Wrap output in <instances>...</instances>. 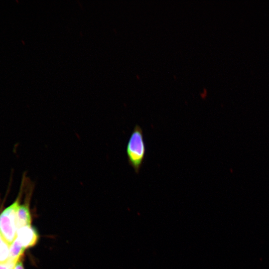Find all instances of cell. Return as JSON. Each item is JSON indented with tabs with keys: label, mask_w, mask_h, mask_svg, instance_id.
<instances>
[{
	"label": "cell",
	"mask_w": 269,
	"mask_h": 269,
	"mask_svg": "<svg viewBox=\"0 0 269 269\" xmlns=\"http://www.w3.org/2000/svg\"><path fill=\"white\" fill-rule=\"evenodd\" d=\"M9 247L0 234V262H5L8 259Z\"/></svg>",
	"instance_id": "5"
},
{
	"label": "cell",
	"mask_w": 269,
	"mask_h": 269,
	"mask_svg": "<svg viewBox=\"0 0 269 269\" xmlns=\"http://www.w3.org/2000/svg\"><path fill=\"white\" fill-rule=\"evenodd\" d=\"M17 263L10 259L5 262H0V269H14Z\"/></svg>",
	"instance_id": "6"
},
{
	"label": "cell",
	"mask_w": 269,
	"mask_h": 269,
	"mask_svg": "<svg viewBox=\"0 0 269 269\" xmlns=\"http://www.w3.org/2000/svg\"><path fill=\"white\" fill-rule=\"evenodd\" d=\"M25 250L15 238L10 245L8 259L18 262L23 256Z\"/></svg>",
	"instance_id": "4"
},
{
	"label": "cell",
	"mask_w": 269,
	"mask_h": 269,
	"mask_svg": "<svg viewBox=\"0 0 269 269\" xmlns=\"http://www.w3.org/2000/svg\"><path fill=\"white\" fill-rule=\"evenodd\" d=\"M38 238L37 230L31 225L20 227L17 230L16 238L25 249L34 246Z\"/></svg>",
	"instance_id": "3"
},
{
	"label": "cell",
	"mask_w": 269,
	"mask_h": 269,
	"mask_svg": "<svg viewBox=\"0 0 269 269\" xmlns=\"http://www.w3.org/2000/svg\"><path fill=\"white\" fill-rule=\"evenodd\" d=\"M14 269H24L22 261H19L15 265Z\"/></svg>",
	"instance_id": "7"
},
{
	"label": "cell",
	"mask_w": 269,
	"mask_h": 269,
	"mask_svg": "<svg viewBox=\"0 0 269 269\" xmlns=\"http://www.w3.org/2000/svg\"><path fill=\"white\" fill-rule=\"evenodd\" d=\"M142 130L136 125L127 143L126 153L129 164L138 173L145 155Z\"/></svg>",
	"instance_id": "2"
},
{
	"label": "cell",
	"mask_w": 269,
	"mask_h": 269,
	"mask_svg": "<svg viewBox=\"0 0 269 269\" xmlns=\"http://www.w3.org/2000/svg\"><path fill=\"white\" fill-rule=\"evenodd\" d=\"M24 191V179L22 176L18 194L15 201L0 214V234L9 245L16 237V215Z\"/></svg>",
	"instance_id": "1"
}]
</instances>
